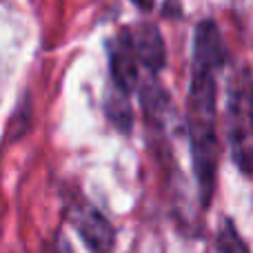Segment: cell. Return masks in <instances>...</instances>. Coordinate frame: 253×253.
<instances>
[{
	"mask_svg": "<svg viewBox=\"0 0 253 253\" xmlns=\"http://www.w3.org/2000/svg\"><path fill=\"white\" fill-rule=\"evenodd\" d=\"M107 118L111 120V125L118 126L120 131H129L131 123H133V116H131V107L126 100L125 93H114L107 102Z\"/></svg>",
	"mask_w": 253,
	"mask_h": 253,
	"instance_id": "8",
	"label": "cell"
},
{
	"mask_svg": "<svg viewBox=\"0 0 253 253\" xmlns=\"http://www.w3.org/2000/svg\"><path fill=\"white\" fill-rule=\"evenodd\" d=\"M53 253H71V247H69V242L65 240V236H58V238H56Z\"/></svg>",
	"mask_w": 253,
	"mask_h": 253,
	"instance_id": "9",
	"label": "cell"
},
{
	"mask_svg": "<svg viewBox=\"0 0 253 253\" xmlns=\"http://www.w3.org/2000/svg\"><path fill=\"white\" fill-rule=\"evenodd\" d=\"M227 129L238 169L245 175H253V80L245 69L229 87Z\"/></svg>",
	"mask_w": 253,
	"mask_h": 253,
	"instance_id": "2",
	"label": "cell"
},
{
	"mask_svg": "<svg viewBox=\"0 0 253 253\" xmlns=\"http://www.w3.org/2000/svg\"><path fill=\"white\" fill-rule=\"evenodd\" d=\"M224 62H227V47L218 25L213 20H202L196 27V38H193V65L220 71Z\"/></svg>",
	"mask_w": 253,
	"mask_h": 253,
	"instance_id": "5",
	"label": "cell"
},
{
	"mask_svg": "<svg viewBox=\"0 0 253 253\" xmlns=\"http://www.w3.org/2000/svg\"><path fill=\"white\" fill-rule=\"evenodd\" d=\"M215 251L218 253H249L247 242L242 240L238 227L233 224L231 218H224L215 236Z\"/></svg>",
	"mask_w": 253,
	"mask_h": 253,
	"instance_id": "7",
	"label": "cell"
},
{
	"mask_svg": "<svg viewBox=\"0 0 253 253\" xmlns=\"http://www.w3.org/2000/svg\"><path fill=\"white\" fill-rule=\"evenodd\" d=\"M131 2H133L135 7H140V9H144V11H149V9H153L156 0H131Z\"/></svg>",
	"mask_w": 253,
	"mask_h": 253,
	"instance_id": "10",
	"label": "cell"
},
{
	"mask_svg": "<svg viewBox=\"0 0 253 253\" xmlns=\"http://www.w3.org/2000/svg\"><path fill=\"white\" fill-rule=\"evenodd\" d=\"M126 31H129V38H131V44H133L135 56H138V62L151 76H158L167 65V49H165V40H162L160 29L156 25L142 22V25H135Z\"/></svg>",
	"mask_w": 253,
	"mask_h": 253,
	"instance_id": "4",
	"label": "cell"
},
{
	"mask_svg": "<svg viewBox=\"0 0 253 253\" xmlns=\"http://www.w3.org/2000/svg\"><path fill=\"white\" fill-rule=\"evenodd\" d=\"M109 74L116 91L129 96L138 84V56L133 51L129 31L123 29L109 44Z\"/></svg>",
	"mask_w": 253,
	"mask_h": 253,
	"instance_id": "3",
	"label": "cell"
},
{
	"mask_svg": "<svg viewBox=\"0 0 253 253\" xmlns=\"http://www.w3.org/2000/svg\"><path fill=\"white\" fill-rule=\"evenodd\" d=\"M215 76L218 71L211 67L193 65V76L187 96V131L202 207L211 205L215 193V180H218L220 149Z\"/></svg>",
	"mask_w": 253,
	"mask_h": 253,
	"instance_id": "1",
	"label": "cell"
},
{
	"mask_svg": "<svg viewBox=\"0 0 253 253\" xmlns=\"http://www.w3.org/2000/svg\"><path fill=\"white\" fill-rule=\"evenodd\" d=\"M76 229H78L80 238L84 240V245L89 247L93 253H109L114 249V227L109 224V220L102 213H98L96 209H83L76 213L74 220Z\"/></svg>",
	"mask_w": 253,
	"mask_h": 253,
	"instance_id": "6",
	"label": "cell"
}]
</instances>
